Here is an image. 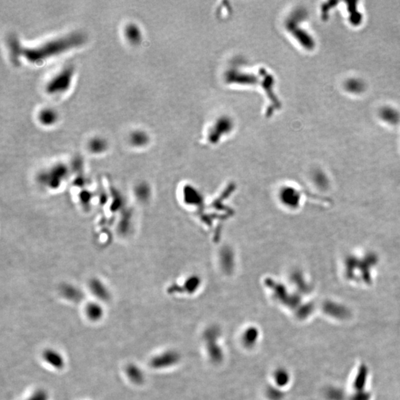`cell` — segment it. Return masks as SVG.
<instances>
[{"label": "cell", "instance_id": "obj_1", "mask_svg": "<svg viewBox=\"0 0 400 400\" xmlns=\"http://www.w3.org/2000/svg\"><path fill=\"white\" fill-rule=\"evenodd\" d=\"M380 120L391 126L400 123V112L392 106H384L379 112Z\"/></svg>", "mask_w": 400, "mask_h": 400}, {"label": "cell", "instance_id": "obj_2", "mask_svg": "<svg viewBox=\"0 0 400 400\" xmlns=\"http://www.w3.org/2000/svg\"><path fill=\"white\" fill-rule=\"evenodd\" d=\"M366 88L365 82L359 77L349 78L344 83V91L352 95H360L366 91Z\"/></svg>", "mask_w": 400, "mask_h": 400}, {"label": "cell", "instance_id": "obj_3", "mask_svg": "<svg viewBox=\"0 0 400 400\" xmlns=\"http://www.w3.org/2000/svg\"><path fill=\"white\" fill-rule=\"evenodd\" d=\"M43 358L47 363L55 368L61 369L65 366V360L60 353L53 349H48L43 353Z\"/></svg>", "mask_w": 400, "mask_h": 400}, {"label": "cell", "instance_id": "obj_4", "mask_svg": "<svg viewBox=\"0 0 400 400\" xmlns=\"http://www.w3.org/2000/svg\"><path fill=\"white\" fill-rule=\"evenodd\" d=\"M90 289L93 295L102 301H107L110 298V294L107 288L100 281L93 280L90 282Z\"/></svg>", "mask_w": 400, "mask_h": 400}, {"label": "cell", "instance_id": "obj_5", "mask_svg": "<svg viewBox=\"0 0 400 400\" xmlns=\"http://www.w3.org/2000/svg\"><path fill=\"white\" fill-rule=\"evenodd\" d=\"M61 291L63 296L70 301L79 302L83 297L82 291L72 285H65L62 288Z\"/></svg>", "mask_w": 400, "mask_h": 400}, {"label": "cell", "instance_id": "obj_6", "mask_svg": "<svg viewBox=\"0 0 400 400\" xmlns=\"http://www.w3.org/2000/svg\"><path fill=\"white\" fill-rule=\"evenodd\" d=\"M86 315L90 319L97 321L103 316V309L100 305L96 303H88L86 308Z\"/></svg>", "mask_w": 400, "mask_h": 400}, {"label": "cell", "instance_id": "obj_7", "mask_svg": "<svg viewBox=\"0 0 400 400\" xmlns=\"http://www.w3.org/2000/svg\"><path fill=\"white\" fill-rule=\"evenodd\" d=\"M127 375L132 383L140 384L144 380L143 370L135 365H130L126 370Z\"/></svg>", "mask_w": 400, "mask_h": 400}, {"label": "cell", "instance_id": "obj_8", "mask_svg": "<svg viewBox=\"0 0 400 400\" xmlns=\"http://www.w3.org/2000/svg\"><path fill=\"white\" fill-rule=\"evenodd\" d=\"M349 12H351V21L353 24H358L360 23L361 15L360 12L357 11V6H352V3H349Z\"/></svg>", "mask_w": 400, "mask_h": 400}, {"label": "cell", "instance_id": "obj_9", "mask_svg": "<svg viewBox=\"0 0 400 400\" xmlns=\"http://www.w3.org/2000/svg\"><path fill=\"white\" fill-rule=\"evenodd\" d=\"M48 394L44 390H37L26 400H48Z\"/></svg>", "mask_w": 400, "mask_h": 400}]
</instances>
